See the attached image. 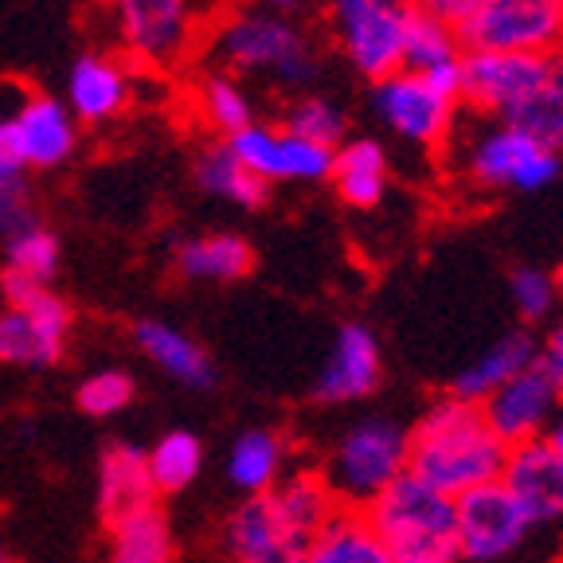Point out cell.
I'll return each instance as SVG.
<instances>
[{"label": "cell", "instance_id": "obj_1", "mask_svg": "<svg viewBox=\"0 0 563 563\" xmlns=\"http://www.w3.org/2000/svg\"><path fill=\"white\" fill-rule=\"evenodd\" d=\"M505 457L509 446L493 434L482 404L446 396L427 407L411 427V474L446 497L501 482Z\"/></svg>", "mask_w": 563, "mask_h": 563}, {"label": "cell", "instance_id": "obj_2", "mask_svg": "<svg viewBox=\"0 0 563 563\" xmlns=\"http://www.w3.org/2000/svg\"><path fill=\"white\" fill-rule=\"evenodd\" d=\"M211 52L235 75H263L282 87H313L321 75V52L313 35L286 12L246 4L216 24Z\"/></svg>", "mask_w": 563, "mask_h": 563}, {"label": "cell", "instance_id": "obj_3", "mask_svg": "<svg viewBox=\"0 0 563 563\" xmlns=\"http://www.w3.org/2000/svg\"><path fill=\"white\" fill-rule=\"evenodd\" d=\"M364 512L396 563H462L454 497L419 482L411 470Z\"/></svg>", "mask_w": 563, "mask_h": 563}, {"label": "cell", "instance_id": "obj_4", "mask_svg": "<svg viewBox=\"0 0 563 563\" xmlns=\"http://www.w3.org/2000/svg\"><path fill=\"white\" fill-rule=\"evenodd\" d=\"M411 470V427L387 415H368L336 434L325 457V482L341 509L364 512Z\"/></svg>", "mask_w": 563, "mask_h": 563}, {"label": "cell", "instance_id": "obj_5", "mask_svg": "<svg viewBox=\"0 0 563 563\" xmlns=\"http://www.w3.org/2000/svg\"><path fill=\"white\" fill-rule=\"evenodd\" d=\"M0 364L9 368H55L67 352L70 306L40 282L20 274H0Z\"/></svg>", "mask_w": 563, "mask_h": 563}, {"label": "cell", "instance_id": "obj_6", "mask_svg": "<svg viewBox=\"0 0 563 563\" xmlns=\"http://www.w3.org/2000/svg\"><path fill=\"white\" fill-rule=\"evenodd\" d=\"M457 35L466 52L563 55V0H482Z\"/></svg>", "mask_w": 563, "mask_h": 563}, {"label": "cell", "instance_id": "obj_7", "mask_svg": "<svg viewBox=\"0 0 563 563\" xmlns=\"http://www.w3.org/2000/svg\"><path fill=\"white\" fill-rule=\"evenodd\" d=\"M466 168L477 185L512 188V192H544L563 173L555 150L540 145L532 133L509 122H489L466 141Z\"/></svg>", "mask_w": 563, "mask_h": 563}, {"label": "cell", "instance_id": "obj_8", "mask_svg": "<svg viewBox=\"0 0 563 563\" xmlns=\"http://www.w3.org/2000/svg\"><path fill=\"white\" fill-rule=\"evenodd\" d=\"M407 20H411V4L404 0H341L333 4L336 44H341L344 59L372 82L404 70Z\"/></svg>", "mask_w": 563, "mask_h": 563}, {"label": "cell", "instance_id": "obj_9", "mask_svg": "<svg viewBox=\"0 0 563 563\" xmlns=\"http://www.w3.org/2000/svg\"><path fill=\"white\" fill-rule=\"evenodd\" d=\"M454 106L457 95L442 90L419 70H396L387 79L372 82V110L376 118L411 145H442L454 130Z\"/></svg>", "mask_w": 563, "mask_h": 563}, {"label": "cell", "instance_id": "obj_10", "mask_svg": "<svg viewBox=\"0 0 563 563\" xmlns=\"http://www.w3.org/2000/svg\"><path fill=\"white\" fill-rule=\"evenodd\" d=\"M454 517H457V552H462L466 563L509 560L532 537V528H537L501 482L477 485V489L454 497Z\"/></svg>", "mask_w": 563, "mask_h": 563}, {"label": "cell", "instance_id": "obj_11", "mask_svg": "<svg viewBox=\"0 0 563 563\" xmlns=\"http://www.w3.org/2000/svg\"><path fill=\"white\" fill-rule=\"evenodd\" d=\"M118 44L145 67H173L185 59L196 32L192 0H106Z\"/></svg>", "mask_w": 563, "mask_h": 563}, {"label": "cell", "instance_id": "obj_12", "mask_svg": "<svg viewBox=\"0 0 563 563\" xmlns=\"http://www.w3.org/2000/svg\"><path fill=\"white\" fill-rule=\"evenodd\" d=\"M79 145V122L67 102L47 95H32L0 118V153L24 168H55L70 161Z\"/></svg>", "mask_w": 563, "mask_h": 563}, {"label": "cell", "instance_id": "obj_13", "mask_svg": "<svg viewBox=\"0 0 563 563\" xmlns=\"http://www.w3.org/2000/svg\"><path fill=\"white\" fill-rule=\"evenodd\" d=\"M228 145L266 188L329 180V173H333V153H336V150H329V145H313V141L298 137V133H290L286 125L274 130V125H263V122H251L246 130H239L235 137H228Z\"/></svg>", "mask_w": 563, "mask_h": 563}, {"label": "cell", "instance_id": "obj_14", "mask_svg": "<svg viewBox=\"0 0 563 563\" xmlns=\"http://www.w3.org/2000/svg\"><path fill=\"white\" fill-rule=\"evenodd\" d=\"M555 55H505L466 52L462 55V98L497 122L512 118L548 79Z\"/></svg>", "mask_w": 563, "mask_h": 563}, {"label": "cell", "instance_id": "obj_15", "mask_svg": "<svg viewBox=\"0 0 563 563\" xmlns=\"http://www.w3.org/2000/svg\"><path fill=\"white\" fill-rule=\"evenodd\" d=\"M379 384H384V349L376 329H368L364 321H344L313 379V399L325 407L356 404L376 396Z\"/></svg>", "mask_w": 563, "mask_h": 563}, {"label": "cell", "instance_id": "obj_16", "mask_svg": "<svg viewBox=\"0 0 563 563\" xmlns=\"http://www.w3.org/2000/svg\"><path fill=\"white\" fill-rule=\"evenodd\" d=\"M560 399H563V391L537 361L528 372H520V376H512L505 387H497L482 404V411H485V422L493 427V434L512 450V446H525V442L544 439Z\"/></svg>", "mask_w": 563, "mask_h": 563}, {"label": "cell", "instance_id": "obj_17", "mask_svg": "<svg viewBox=\"0 0 563 563\" xmlns=\"http://www.w3.org/2000/svg\"><path fill=\"white\" fill-rule=\"evenodd\" d=\"M301 540L286 532L274 512L271 497H243L223 520V552L228 563H301L306 560Z\"/></svg>", "mask_w": 563, "mask_h": 563}, {"label": "cell", "instance_id": "obj_18", "mask_svg": "<svg viewBox=\"0 0 563 563\" xmlns=\"http://www.w3.org/2000/svg\"><path fill=\"white\" fill-rule=\"evenodd\" d=\"M501 485L517 497L537 528L563 525V457L544 439L509 450Z\"/></svg>", "mask_w": 563, "mask_h": 563}, {"label": "cell", "instance_id": "obj_19", "mask_svg": "<svg viewBox=\"0 0 563 563\" xmlns=\"http://www.w3.org/2000/svg\"><path fill=\"white\" fill-rule=\"evenodd\" d=\"M133 98V82L130 70L118 59L102 52H87L70 63L67 70V110L75 114V122H110L130 106Z\"/></svg>", "mask_w": 563, "mask_h": 563}, {"label": "cell", "instance_id": "obj_20", "mask_svg": "<svg viewBox=\"0 0 563 563\" xmlns=\"http://www.w3.org/2000/svg\"><path fill=\"white\" fill-rule=\"evenodd\" d=\"M133 341H137L141 356L153 364V368L165 372L173 384L192 387V391H211L220 384V372L211 364V356L203 352V344L196 341L185 329L157 321V317H145L133 325Z\"/></svg>", "mask_w": 563, "mask_h": 563}, {"label": "cell", "instance_id": "obj_21", "mask_svg": "<svg viewBox=\"0 0 563 563\" xmlns=\"http://www.w3.org/2000/svg\"><path fill=\"white\" fill-rule=\"evenodd\" d=\"M157 505V485L150 474V450L133 442H110L98 457V509L106 520Z\"/></svg>", "mask_w": 563, "mask_h": 563}, {"label": "cell", "instance_id": "obj_22", "mask_svg": "<svg viewBox=\"0 0 563 563\" xmlns=\"http://www.w3.org/2000/svg\"><path fill=\"white\" fill-rule=\"evenodd\" d=\"M266 497H271L274 512H278V520L286 525V532H290L294 540H301V544H309V540L341 512V501H336L333 485L325 482L321 470H286L282 482L274 485Z\"/></svg>", "mask_w": 563, "mask_h": 563}, {"label": "cell", "instance_id": "obj_23", "mask_svg": "<svg viewBox=\"0 0 563 563\" xmlns=\"http://www.w3.org/2000/svg\"><path fill=\"white\" fill-rule=\"evenodd\" d=\"M537 361H540L537 336L525 333V329H517V333H505L501 341H493L489 349L477 356V361H470L466 368L457 372L454 391H450V396L466 399V404H485L497 387H505L512 376L528 372Z\"/></svg>", "mask_w": 563, "mask_h": 563}, {"label": "cell", "instance_id": "obj_24", "mask_svg": "<svg viewBox=\"0 0 563 563\" xmlns=\"http://www.w3.org/2000/svg\"><path fill=\"white\" fill-rule=\"evenodd\" d=\"M286 457H290V446H286V439L278 431H271V427H246L228 446L223 474H228V482L243 497H263V493H271L282 482Z\"/></svg>", "mask_w": 563, "mask_h": 563}, {"label": "cell", "instance_id": "obj_25", "mask_svg": "<svg viewBox=\"0 0 563 563\" xmlns=\"http://www.w3.org/2000/svg\"><path fill=\"white\" fill-rule=\"evenodd\" d=\"M333 180L336 196L352 208H376L387 196L391 173H387V153L376 137H352L336 145L333 153Z\"/></svg>", "mask_w": 563, "mask_h": 563}, {"label": "cell", "instance_id": "obj_26", "mask_svg": "<svg viewBox=\"0 0 563 563\" xmlns=\"http://www.w3.org/2000/svg\"><path fill=\"white\" fill-rule=\"evenodd\" d=\"M255 266V251L243 235H231V231H211V235H192L176 246V271L188 282H211V286H223V282H239L251 274Z\"/></svg>", "mask_w": 563, "mask_h": 563}, {"label": "cell", "instance_id": "obj_27", "mask_svg": "<svg viewBox=\"0 0 563 563\" xmlns=\"http://www.w3.org/2000/svg\"><path fill=\"white\" fill-rule=\"evenodd\" d=\"M106 563H176V537L165 512L150 505L110 520Z\"/></svg>", "mask_w": 563, "mask_h": 563}, {"label": "cell", "instance_id": "obj_28", "mask_svg": "<svg viewBox=\"0 0 563 563\" xmlns=\"http://www.w3.org/2000/svg\"><path fill=\"white\" fill-rule=\"evenodd\" d=\"M301 563H396L379 532L372 528L368 512L341 509L306 548Z\"/></svg>", "mask_w": 563, "mask_h": 563}, {"label": "cell", "instance_id": "obj_29", "mask_svg": "<svg viewBox=\"0 0 563 563\" xmlns=\"http://www.w3.org/2000/svg\"><path fill=\"white\" fill-rule=\"evenodd\" d=\"M192 176H196V185H200V192L235 203V208H258V203L266 200V185L231 153L228 141L208 145V150L196 157Z\"/></svg>", "mask_w": 563, "mask_h": 563}, {"label": "cell", "instance_id": "obj_30", "mask_svg": "<svg viewBox=\"0 0 563 563\" xmlns=\"http://www.w3.org/2000/svg\"><path fill=\"white\" fill-rule=\"evenodd\" d=\"M462 35L442 20L427 16L422 9L411 4V20H407V47H404V70H419V75H434V70H450L462 63Z\"/></svg>", "mask_w": 563, "mask_h": 563}, {"label": "cell", "instance_id": "obj_31", "mask_svg": "<svg viewBox=\"0 0 563 563\" xmlns=\"http://www.w3.org/2000/svg\"><path fill=\"white\" fill-rule=\"evenodd\" d=\"M150 474L157 493H185L196 477L203 474V442L196 431H165L157 442L150 446Z\"/></svg>", "mask_w": 563, "mask_h": 563}, {"label": "cell", "instance_id": "obj_32", "mask_svg": "<svg viewBox=\"0 0 563 563\" xmlns=\"http://www.w3.org/2000/svg\"><path fill=\"white\" fill-rule=\"evenodd\" d=\"M4 271L20 274L27 282L52 286L55 271H59V239L47 231L40 220H24L16 231L4 235Z\"/></svg>", "mask_w": 563, "mask_h": 563}, {"label": "cell", "instance_id": "obj_33", "mask_svg": "<svg viewBox=\"0 0 563 563\" xmlns=\"http://www.w3.org/2000/svg\"><path fill=\"white\" fill-rule=\"evenodd\" d=\"M196 106H200V118L220 133L223 141L235 137L239 130L255 122V106H251V95L243 90V82L228 70H216L200 82L196 90Z\"/></svg>", "mask_w": 563, "mask_h": 563}, {"label": "cell", "instance_id": "obj_34", "mask_svg": "<svg viewBox=\"0 0 563 563\" xmlns=\"http://www.w3.org/2000/svg\"><path fill=\"white\" fill-rule=\"evenodd\" d=\"M505 122L532 133L548 150L563 153V55L552 59V70H548V79L540 82L537 95L528 98L512 118H505Z\"/></svg>", "mask_w": 563, "mask_h": 563}, {"label": "cell", "instance_id": "obj_35", "mask_svg": "<svg viewBox=\"0 0 563 563\" xmlns=\"http://www.w3.org/2000/svg\"><path fill=\"white\" fill-rule=\"evenodd\" d=\"M344 125H349L344 110L325 95H301L298 102L286 110V130L313 141V145H329V150L341 145Z\"/></svg>", "mask_w": 563, "mask_h": 563}, {"label": "cell", "instance_id": "obj_36", "mask_svg": "<svg viewBox=\"0 0 563 563\" xmlns=\"http://www.w3.org/2000/svg\"><path fill=\"white\" fill-rule=\"evenodd\" d=\"M137 387H133V376L122 368H98L75 387V407L90 419H114L125 407L133 404Z\"/></svg>", "mask_w": 563, "mask_h": 563}, {"label": "cell", "instance_id": "obj_37", "mask_svg": "<svg viewBox=\"0 0 563 563\" xmlns=\"http://www.w3.org/2000/svg\"><path fill=\"white\" fill-rule=\"evenodd\" d=\"M512 294V309L520 313V321L528 325H540L555 321V306H560V290H555V274L540 271V266H520L509 282Z\"/></svg>", "mask_w": 563, "mask_h": 563}, {"label": "cell", "instance_id": "obj_38", "mask_svg": "<svg viewBox=\"0 0 563 563\" xmlns=\"http://www.w3.org/2000/svg\"><path fill=\"white\" fill-rule=\"evenodd\" d=\"M24 220H32L24 180H4L0 185V239L9 235V231H16Z\"/></svg>", "mask_w": 563, "mask_h": 563}, {"label": "cell", "instance_id": "obj_39", "mask_svg": "<svg viewBox=\"0 0 563 563\" xmlns=\"http://www.w3.org/2000/svg\"><path fill=\"white\" fill-rule=\"evenodd\" d=\"M477 4H482V0H415V9H422L427 16L450 24L454 32H462V27L470 24V16L477 12Z\"/></svg>", "mask_w": 563, "mask_h": 563}, {"label": "cell", "instance_id": "obj_40", "mask_svg": "<svg viewBox=\"0 0 563 563\" xmlns=\"http://www.w3.org/2000/svg\"><path fill=\"white\" fill-rule=\"evenodd\" d=\"M540 368H544L548 376L555 379V387L563 391V313H555L544 341H540Z\"/></svg>", "mask_w": 563, "mask_h": 563}, {"label": "cell", "instance_id": "obj_41", "mask_svg": "<svg viewBox=\"0 0 563 563\" xmlns=\"http://www.w3.org/2000/svg\"><path fill=\"white\" fill-rule=\"evenodd\" d=\"M544 442L555 450V454L563 457V399H560V407H555L552 422H548V434H544Z\"/></svg>", "mask_w": 563, "mask_h": 563}, {"label": "cell", "instance_id": "obj_42", "mask_svg": "<svg viewBox=\"0 0 563 563\" xmlns=\"http://www.w3.org/2000/svg\"><path fill=\"white\" fill-rule=\"evenodd\" d=\"M251 4H258V9L286 12V16H294V12H298V9H306L309 0H251Z\"/></svg>", "mask_w": 563, "mask_h": 563}, {"label": "cell", "instance_id": "obj_43", "mask_svg": "<svg viewBox=\"0 0 563 563\" xmlns=\"http://www.w3.org/2000/svg\"><path fill=\"white\" fill-rule=\"evenodd\" d=\"M4 180H20V168L0 153V185H4Z\"/></svg>", "mask_w": 563, "mask_h": 563}, {"label": "cell", "instance_id": "obj_44", "mask_svg": "<svg viewBox=\"0 0 563 563\" xmlns=\"http://www.w3.org/2000/svg\"><path fill=\"white\" fill-rule=\"evenodd\" d=\"M555 290H560V298H563V263L555 266Z\"/></svg>", "mask_w": 563, "mask_h": 563}, {"label": "cell", "instance_id": "obj_45", "mask_svg": "<svg viewBox=\"0 0 563 563\" xmlns=\"http://www.w3.org/2000/svg\"><path fill=\"white\" fill-rule=\"evenodd\" d=\"M4 560H12V552H9V544H4V537H0V563Z\"/></svg>", "mask_w": 563, "mask_h": 563}, {"label": "cell", "instance_id": "obj_46", "mask_svg": "<svg viewBox=\"0 0 563 563\" xmlns=\"http://www.w3.org/2000/svg\"><path fill=\"white\" fill-rule=\"evenodd\" d=\"M404 4H415V0H404Z\"/></svg>", "mask_w": 563, "mask_h": 563}, {"label": "cell", "instance_id": "obj_47", "mask_svg": "<svg viewBox=\"0 0 563 563\" xmlns=\"http://www.w3.org/2000/svg\"><path fill=\"white\" fill-rule=\"evenodd\" d=\"M4 563H16V560H4Z\"/></svg>", "mask_w": 563, "mask_h": 563}, {"label": "cell", "instance_id": "obj_48", "mask_svg": "<svg viewBox=\"0 0 563 563\" xmlns=\"http://www.w3.org/2000/svg\"><path fill=\"white\" fill-rule=\"evenodd\" d=\"M333 4H341V0H333Z\"/></svg>", "mask_w": 563, "mask_h": 563}]
</instances>
